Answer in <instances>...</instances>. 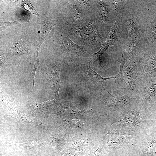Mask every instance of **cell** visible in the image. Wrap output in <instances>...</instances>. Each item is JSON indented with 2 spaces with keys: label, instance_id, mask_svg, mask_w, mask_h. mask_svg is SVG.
Returning <instances> with one entry per match:
<instances>
[{
  "label": "cell",
  "instance_id": "4fadbf2b",
  "mask_svg": "<svg viewBox=\"0 0 156 156\" xmlns=\"http://www.w3.org/2000/svg\"><path fill=\"white\" fill-rule=\"evenodd\" d=\"M60 69L57 66L55 67L49 76V83L55 95V99L61 100L59 94L61 82L59 73Z\"/></svg>",
  "mask_w": 156,
  "mask_h": 156
},
{
  "label": "cell",
  "instance_id": "7402d4cb",
  "mask_svg": "<svg viewBox=\"0 0 156 156\" xmlns=\"http://www.w3.org/2000/svg\"><path fill=\"white\" fill-rule=\"evenodd\" d=\"M42 143L45 146L57 147H59L61 144L60 140L56 133L52 134L47 141Z\"/></svg>",
  "mask_w": 156,
  "mask_h": 156
},
{
  "label": "cell",
  "instance_id": "d6986e66",
  "mask_svg": "<svg viewBox=\"0 0 156 156\" xmlns=\"http://www.w3.org/2000/svg\"><path fill=\"white\" fill-rule=\"evenodd\" d=\"M41 143L38 142L37 138L30 136L27 141L22 143H13L11 145V146L34 148L39 147Z\"/></svg>",
  "mask_w": 156,
  "mask_h": 156
},
{
  "label": "cell",
  "instance_id": "5b68a950",
  "mask_svg": "<svg viewBox=\"0 0 156 156\" xmlns=\"http://www.w3.org/2000/svg\"><path fill=\"white\" fill-rule=\"evenodd\" d=\"M74 35L84 46L89 47L93 45L102 47L103 40L96 25L95 16H91L89 22L81 27L73 28Z\"/></svg>",
  "mask_w": 156,
  "mask_h": 156
},
{
  "label": "cell",
  "instance_id": "7a4b0ae2",
  "mask_svg": "<svg viewBox=\"0 0 156 156\" xmlns=\"http://www.w3.org/2000/svg\"><path fill=\"white\" fill-rule=\"evenodd\" d=\"M120 127V129L110 127L104 129L103 143L100 144L102 152L111 156L119 149L134 146L141 134L129 127Z\"/></svg>",
  "mask_w": 156,
  "mask_h": 156
},
{
  "label": "cell",
  "instance_id": "9c48e42d",
  "mask_svg": "<svg viewBox=\"0 0 156 156\" xmlns=\"http://www.w3.org/2000/svg\"><path fill=\"white\" fill-rule=\"evenodd\" d=\"M68 4L69 18L71 24L77 27L86 24L88 21L86 15L87 12L80 6L77 1H70Z\"/></svg>",
  "mask_w": 156,
  "mask_h": 156
},
{
  "label": "cell",
  "instance_id": "ffe728a7",
  "mask_svg": "<svg viewBox=\"0 0 156 156\" xmlns=\"http://www.w3.org/2000/svg\"><path fill=\"white\" fill-rule=\"evenodd\" d=\"M62 123L65 127L73 129H80L84 125L82 122L77 120H64Z\"/></svg>",
  "mask_w": 156,
  "mask_h": 156
},
{
  "label": "cell",
  "instance_id": "d4e9b609",
  "mask_svg": "<svg viewBox=\"0 0 156 156\" xmlns=\"http://www.w3.org/2000/svg\"><path fill=\"white\" fill-rule=\"evenodd\" d=\"M120 65L119 71L118 73L115 76V79L116 82L118 83L122 82L123 81L122 70L124 64V61L122 58H121V60L120 61Z\"/></svg>",
  "mask_w": 156,
  "mask_h": 156
},
{
  "label": "cell",
  "instance_id": "ba28073f",
  "mask_svg": "<svg viewBox=\"0 0 156 156\" xmlns=\"http://www.w3.org/2000/svg\"><path fill=\"white\" fill-rule=\"evenodd\" d=\"M135 144L139 145L143 156H156V136L151 129L141 134Z\"/></svg>",
  "mask_w": 156,
  "mask_h": 156
},
{
  "label": "cell",
  "instance_id": "f1b7e54d",
  "mask_svg": "<svg viewBox=\"0 0 156 156\" xmlns=\"http://www.w3.org/2000/svg\"><path fill=\"white\" fill-rule=\"evenodd\" d=\"M102 155V149L101 145L95 151L83 156H101Z\"/></svg>",
  "mask_w": 156,
  "mask_h": 156
},
{
  "label": "cell",
  "instance_id": "52a82bcc",
  "mask_svg": "<svg viewBox=\"0 0 156 156\" xmlns=\"http://www.w3.org/2000/svg\"><path fill=\"white\" fill-rule=\"evenodd\" d=\"M138 104L149 112L156 103V77L149 79L146 87L137 97Z\"/></svg>",
  "mask_w": 156,
  "mask_h": 156
},
{
  "label": "cell",
  "instance_id": "f546056e",
  "mask_svg": "<svg viewBox=\"0 0 156 156\" xmlns=\"http://www.w3.org/2000/svg\"><path fill=\"white\" fill-rule=\"evenodd\" d=\"M18 21L13 22L1 23L0 24V31L3 30L8 27L16 24Z\"/></svg>",
  "mask_w": 156,
  "mask_h": 156
},
{
  "label": "cell",
  "instance_id": "277c9868",
  "mask_svg": "<svg viewBox=\"0 0 156 156\" xmlns=\"http://www.w3.org/2000/svg\"><path fill=\"white\" fill-rule=\"evenodd\" d=\"M105 91L109 96L103 102L106 111L113 116V118L122 113L135 109L139 105L137 97L114 96L106 90Z\"/></svg>",
  "mask_w": 156,
  "mask_h": 156
},
{
  "label": "cell",
  "instance_id": "ac0fdd59",
  "mask_svg": "<svg viewBox=\"0 0 156 156\" xmlns=\"http://www.w3.org/2000/svg\"><path fill=\"white\" fill-rule=\"evenodd\" d=\"M117 25L118 21H116L113 29L111 31L105 42L102 46L107 49L109 46L114 45L117 39Z\"/></svg>",
  "mask_w": 156,
  "mask_h": 156
},
{
  "label": "cell",
  "instance_id": "3957f363",
  "mask_svg": "<svg viewBox=\"0 0 156 156\" xmlns=\"http://www.w3.org/2000/svg\"><path fill=\"white\" fill-rule=\"evenodd\" d=\"M149 112L139 104L135 109L122 113L112 119L111 124L129 127L142 134L152 126Z\"/></svg>",
  "mask_w": 156,
  "mask_h": 156
},
{
  "label": "cell",
  "instance_id": "4316f807",
  "mask_svg": "<svg viewBox=\"0 0 156 156\" xmlns=\"http://www.w3.org/2000/svg\"><path fill=\"white\" fill-rule=\"evenodd\" d=\"M81 153L71 149H66L63 151L62 156H81Z\"/></svg>",
  "mask_w": 156,
  "mask_h": 156
},
{
  "label": "cell",
  "instance_id": "9a60e30c",
  "mask_svg": "<svg viewBox=\"0 0 156 156\" xmlns=\"http://www.w3.org/2000/svg\"><path fill=\"white\" fill-rule=\"evenodd\" d=\"M31 109L36 112L41 114H50L57 108L52 101H49L40 104L35 103L30 106Z\"/></svg>",
  "mask_w": 156,
  "mask_h": 156
},
{
  "label": "cell",
  "instance_id": "8fae6325",
  "mask_svg": "<svg viewBox=\"0 0 156 156\" xmlns=\"http://www.w3.org/2000/svg\"><path fill=\"white\" fill-rule=\"evenodd\" d=\"M138 57L149 79L156 77V57L148 52L144 53Z\"/></svg>",
  "mask_w": 156,
  "mask_h": 156
},
{
  "label": "cell",
  "instance_id": "484cf974",
  "mask_svg": "<svg viewBox=\"0 0 156 156\" xmlns=\"http://www.w3.org/2000/svg\"><path fill=\"white\" fill-rule=\"evenodd\" d=\"M38 50H37L35 53V57L34 61V69L31 72V74L33 75V86L34 87V80L35 76L36 74V70L38 68L39 65V60L38 56Z\"/></svg>",
  "mask_w": 156,
  "mask_h": 156
},
{
  "label": "cell",
  "instance_id": "5bb4252c",
  "mask_svg": "<svg viewBox=\"0 0 156 156\" xmlns=\"http://www.w3.org/2000/svg\"><path fill=\"white\" fill-rule=\"evenodd\" d=\"M88 72L90 80L96 89L99 90H103L105 91L106 90L103 86V83L105 81L112 79H115V76L108 77H102L91 68L90 66V62L89 63Z\"/></svg>",
  "mask_w": 156,
  "mask_h": 156
},
{
  "label": "cell",
  "instance_id": "e0dca14e",
  "mask_svg": "<svg viewBox=\"0 0 156 156\" xmlns=\"http://www.w3.org/2000/svg\"><path fill=\"white\" fill-rule=\"evenodd\" d=\"M146 32L148 42L152 43L156 42V16L152 22L148 23Z\"/></svg>",
  "mask_w": 156,
  "mask_h": 156
},
{
  "label": "cell",
  "instance_id": "30bf717a",
  "mask_svg": "<svg viewBox=\"0 0 156 156\" xmlns=\"http://www.w3.org/2000/svg\"><path fill=\"white\" fill-rule=\"evenodd\" d=\"M74 35L71 31L67 34L60 42L63 51L70 55L80 56L87 54L88 52L87 47L79 45L72 42L69 38V35Z\"/></svg>",
  "mask_w": 156,
  "mask_h": 156
},
{
  "label": "cell",
  "instance_id": "7c38bea8",
  "mask_svg": "<svg viewBox=\"0 0 156 156\" xmlns=\"http://www.w3.org/2000/svg\"><path fill=\"white\" fill-rule=\"evenodd\" d=\"M16 105V103L14 102L9 107H8L12 111V114L8 116L9 117L19 121L27 122L41 127L44 129L47 128V126L40 121L23 113L19 112Z\"/></svg>",
  "mask_w": 156,
  "mask_h": 156
},
{
  "label": "cell",
  "instance_id": "8992f818",
  "mask_svg": "<svg viewBox=\"0 0 156 156\" xmlns=\"http://www.w3.org/2000/svg\"><path fill=\"white\" fill-rule=\"evenodd\" d=\"M127 23L129 35L125 52L128 55H136V48L141 40V36L133 14L128 16Z\"/></svg>",
  "mask_w": 156,
  "mask_h": 156
},
{
  "label": "cell",
  "instance_id": "cb8c5ba5",
  "mask_svg": "<svg viewBox=\"0 0 156 156\" xmlns=\"http://www.w3.org/2000/svg\"><path fill=\"white\" fill-rule=\"evenodd\" d=\"M110 5L114 12L118 13L122 7L124 1L122 0L108 1Z\"/></svg>",
  "mask_w": 156,
  "mask_h": 156
},
{
  "label": "cell",
  "instance_id": "603a6c76",
  "mask_svg": "<svg viewBox=\"0 0 156 156\" xmlns=\"http://www.w3.org/2000/svg\"><path fill=\"white\" fill-rule=\"evenodd\" d=\"M106 49L102 47L101 49L97 53H94L93 55L94 60L96 64L99 67L103 68V65L101 59V57L103 53L105 51Z\"/></svg>",
  "mask_w": 156,
  "mask_h": 156
},
{
  "label": "cell",
  "instance_id": "44dd1931",
  "mask_svg": "<svg viewBox=\"0 0 156 156\" xmlns=\"http://www.w3.org/2000/svg\"><path fill=\"white\" fill-rule=\"evenodd\" d=\"M78 3L81 8L87 13H91L94 6V1L78 0Z\"/></svg>",
  "mask_w": 156,
  "mask_h": 156
},
{
  "label": "cell",
  "instance_id": "4dcf8cb0",
  "mask_svg": "<svg viewBox=\"0 0 156 156\" xmlns=\"http://www.w3.org/2000/svg\"><path fill=\"white\" fill-rule=\"evenodd\" d=\"M151 130L156 136V120H152Z\"/></svg>",
  "mask_w": 156,
  "mask_h": 156
},
{
  "label": "cell",
  "instance_id": "83f0119b",
  "mask_svg": "<svg viewBox=\"0 0 156 156\" xmlns=\"http://www.w3.org/2000/svg\"><path fill=\"white\" fill-rule=\"evenodd\" d=\"M23 6L27 10L29 11L33 14L37 15L39 14L35 11L30 2L28 1H24L23 2Z\"/></svg>",
  "mask_w": 156,
  "mask_h": 156
},
{
  "label": "cell",
  "instance_id": "6da1fadb",
  "mask_svg": "<svg viewBox=\"0 0 156 156\" xmlns=\"http://www.w3.org/2000/svg\"><path fill=\"white\" fill-rule=\"evenodd\" d=\"M124 61L122 70L123 80L126 86L118 88L120 95L137 97L148 83L149 79L140 64L136 55L122 54Z\"/></svg>",
  "mask_w": 156,
  "mask_h": 156
},
{
  "label": "cell",
  "instance_id": "2e32d148",
  "mask_svg": "<svg viewBox=\"0 0 156 156\" xmlns=\"http://www.w3.org/2000/svg\"><path fill=\"white\" fill-rule=\"evenodd\" d=\"M97 6L98 10L99 18L101 23L107 24L109 21L110 8L109 5L105 4L104 1H97Z\"/></svg>",
  "mask_w": 156,
  "mask_h": 156
}]
</instances>
